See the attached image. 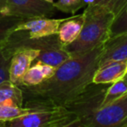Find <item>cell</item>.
I'll return each instance as SVG.
<instances>
[{"instance_id":"cell-9","label":"cell","mask_w":127,"mask_h":127,"mask_svg":"<svg viewBox=\"0 0 127 127\" xmlns=\"http://www.w3.org/2000/svg\"><path fill=\"white\" fill-rule=\"evenodd\" d=\"M120 62H127V33L111 37L105 42L98 67Z\"/></svg>"},{"instance_id":"cell-18","label":"cell","mask_w":127,"mask_h":127,"mask_svg":"<svg viewBox=\"0 0 127 127\" xmlns=\"http://www.w3.org/2000/svg\"><path fill=\"white\" fill-rule=\"evenodd\" d=\"M127 33V3L114 18L110 29V38Z\"/></svg>"},{"instance_id":"cell-22","label":"cell","mask_w":127,"mask_h":127,"mask_svg":"<svg viewBox=\"0 0 127 127\" xmlns=\"http://www.w3.org/2000/svg\"><path fill=\"white\" fill-rule=\"evenodd\" d=\"M51 127H88L84 123L81 118L77 116L76 114L71 116L65 120L62 121L60 123L54 125Z\"/></svg>"},{"instance_id":"cell-5","label":"cell","mask_w":127,"mask_h":127,"mask_svg":"<svg viewBox=\"0 0 127 127\" xmlns=\"http://www.w3.org/2000/svg\"><path fill=\"white\" fill-rule=\"evenodd\" d=\"M74 114L64 107L35 108L32 112L8 121L0 127H51Z\"/></svg>"},{"instance_id":"cell-3","label":"cell","mask_w":127,"mask_h":127,"mask_svg":"<svg viewBox=\"0 0 127 127\" xmlns=\"http://www.w3.org/2000/svg\"><path fill=\"white\" fill-rule=\"evenodd\" d=\"M58 34L44 37H31L27 30H16L2 43V49L8 58L23 49H36L40 53L64 48Z\"/></svg>"},{"instance_id":"cell-13","label":"cell","mask_w":127,"mask_h":127,"mask_svg":"<svg viewBox=\"0 0 127 127\" xmlns=\"http://www.w3.org/2000/svg\"><path fill=\"white\" fill-rule=\"evenodd\" d=\"M0 103L22 107L24 105V92L20 86L10 80L0 83Z\"/></svg>"},{"instance_id":"cell-19","label":"cell","mask_w":127,"mask_h":127,"mask_svg":"<svg viewBox=\"0 0 127 127\" xmlns=\"http://www.w3.org/2000/svg\"><path fill=\"white\" fill-rule=\"evenodd\" d=\"M85 5L83 0H58L54 3V6L58 10L65 13L74 14Z\"/></svg>"},{"instance_id":"cell-20","label":"cell","mask_w":127,"mask_h":127,"mask_svg":"<svg viewBox=\"0 0 127 127\" xmlns=\"http://www.w3.org/2000/svg\"><path fill=\"white\" fill-rule=\"evenodd\" d=\"M92 3L107 9L116 17L126 5L127 0H94Z\"/></svg>"},{"instance_id":"cell-10","label":"cell","mask_w":127,"mask_h":127,"mask_svg":"<svg viewBox=\"0 0 127 127\" xmlns=\"http://www.w3.org/2000/svg\"><path fill=\"white\" fill-rule=\"evenodd\" d=\"M127 62H111L97 69L92 83L94 85L112 84L124 78L126 74Z\"/></svg>"},{"instance_id":"cell-21","label":"cell","mask_w":127,"mask_h":127,"mask_svg":"<svg viewBox=\"0 0 127 127\" xmlns=\"http://www.w3.org/2000/svg\"><path fill=\"white\" fill-rule=\"evenodd\" d=\"M10 59L11 58H8L4 55L2 49V44H0V83L10 80L9 69H10Z\"/></svg>"},{"instance_id":"cell-17","label":"cell","mask_w":127,"mask_h":127,"mask_svg":"<svg viewBox=\"0 0 127 127\" xmlns=\"http://www.w3.org/2000/svg\"><path fill=\"white\" fill-rule=\"evenodd\" d=\"M35 108L27 106H17L9 104L0 103V126L8 121L24 116L32 112Z\"/></svg>"},{"instance_id":"cell-15","label":"cell","mask_w":127,"mask_h":127,"mask_svg":"<svg viewBox=\"0 0 127 127\" xmlns=\"http://www.w3.org/2000/svg\"><path fill=\"white\" fill-rule=\"evenodd\" d=\"M27 17L0 13V44L17 29V27L25 21Z\"/></svg>"},{"instance_id":"cell-12","label":"cell","mask_w":127,"mask_h":127,"mask_svg":"<svg viewBox=\"0 0 127 127\" xmlns=\"http://www.w3.org/2000/svg\"><path fill=\"white\" fill-rule=\"evenodd\" d=\"M55 71H56V67L36 61L35 63L31 65L25 73L22 80L21 86L34 87V86L39 85L47 79L51 78L54 74Z\"/></svg>"},{"instance_id":"cell-16","label":"cell","mask_w":127,"mask_h":127,"mask_svg":"<svg viewBox=\"0 0 127 127\" xmlns=\"http://www.w3.org/2000/svg\"><path fill=\"white\" fill-rule=\"evenodd\" d=\"M126 94L127 83L125 80V79L123 78L121 80L112 83L108 88H106L99 107L105 106V105H107L109 104L112 103V102L118 100Z\"/></svg>"},{"instance_id":"cell-14","label":"cell","mask_w":127,"mask_h":127,"mask_svg":"<svg viewBox=\"0 0 127 127\" xmlns=\"http://www.w3.org/2000/svg\"><path fill=\"white\" fill-rule=\"evenodd\" d=\"M71 57L70 54L64 48L57 49H51L49 51L39 53L37 58V62H41L44 64H48L54 67H58L63 62ZM35 61V62H36Z\"/></svg>"},{"instance_id":"cell-8","label":"cell","mask_w":127,"mask_h":127,"mask_svg":"<svg viewBox=\"0 0 127 127\" xmlns=\"http://www.w3.org/2000/svg\"><path fill=\"white\" fill-rule=\"evenodd\" d=\"M64 18L32 17L21 23L16 30H27L31 37H44L58 33V29Z\"/></svg>"},{"instance_id":"cell-2","label":"cell","mask_w":127,"mask_h":127,"mask_svg":"<svg viewBox=\"0 0 127 127\" xmlns=\"http://www.w3.org/2000/svg\"><path fill=\"white\" fill-rule=\"evenodd\" d=\"M85 20L78 38L64 46L71 56L79 55L96 49L110 38V29L115 16L100 5H86Z\"/></svg>"},{"instance_id":"cell-4","label":"cell","mask_w":127,"mask_h":127,"mask_svg":"<svg viewBox=\"0 0 127 127\" xmlns=\"http://www.w3.org/2000/svg\"><path fill=\"white\" fill-rule=\"evenodd\" d=\"M88 127H121L127 124V94L105 106H98L82 119Z\"/></svg>"},{"instance_id":"cell-7","label":"cell","mask_w":127,"mask_h":127,"mask_svg":"<svg viewBox=\"0 0 127 127\" xmlns=\"http://www.w3.org/2000/svg\"><path fill=\"white\" fill-rule=\"evenodd\" d=\"M40 51L36 49H23L16 52L10 59V80L17 86L22 85L25 73L31 67L32 62L37 60Z\"/></svg>"},{"instance_id":"cell-23","label":"cell","mask_w":127,"mask_h":127,"mask_svg":"<svg viewBox=\"0 0 127 127\" xmlns=\"http://www.w3.org/2000/svg\"><path fill=\"white\" fill-rule=\"evenodd\" d=\"M5 10H6V1L0 0V13L4 14Z\"/></svg>"},{"instance_id":"cell-28","label":"cell","mask_w":127,"mask_h":127,"mask_svg":"<svg viewBox=\"0 0 127 127\" xmlns=\"http://www.w3.org/2000/svg\"><path fill=\"white\" fill-rule=\"evenodd\" d=\"M126 73H127V67H126Z\"/></svg>"},{"instance_id":"cell-26","label":"cell","mask_w":127,"mask_h":127,"mask_svg":"<svg viewBox=\"0 0 127 127\" xmlns=\"http://www.w3.org/2000/svg\"><path fill=\"white\" fill-rule=\"evenodd\" d=\"M45 1L49 2V3H54V2H53V0H45Z\"/></svg>"},{"instance_id":"cell-27","label":"cell","mask_w":127,"mask_h":127,"mask_svg":"<svg viewBox=\"0 0 127 127\" xmlns=\"http://www.w3.org/2000/svg\"><path fill=\"white\" fill-rule=\"evenodd\" d=\"M121 127H127V124L125 125V126H121Z\"/></svg>"},{"instance_id":"cell-6","label":"cell","mask_w":127,"mask_h":127,"mask_svg":"<svg viewBox=\"0 0 127 127\" xmlns=\"http://www.w3.org/2000/svg\"><path fill=\"white\" fill-rule=\"evenodd\" d=\"M5 15H13L27 17H48L53 16L57 8L54 3L45 0H5Z\"/></svg>"},{"instance_id":"cell-1","label":"cell","mask_w":127,"mask_h":127,"mask_svg":"<svg viewBox=\"0 0 127 127\" xmlns=\"http://www.w3.org/2000/svg\"><path fill=\"white\" fill-rule=\"evenodd\" d=\"M105 43L83 55L71 56L57 67L51 78L39 85L34 87L21 86L25 106L65 108L76 100L92 84Z\"/></svg>"},{"instance_id":"cell-11","label":"cell","mask_w":127,"mask_h":127,"mask_svg":"<svg viewBox=\"0 0 127 127\" xmlns=\"http://www.w3.org/2000/svg\"><path fill=\"white\" fill-rule=\"evenodd\" d=\"M85 20L84 13L64 18L58 29V37L64 46L73 42L81 32Z\"/></svg>"},{"instance_id":"cell-24","label":"cell","mask_w":127,"mask_h":127,"mask_svg":"<svg viewBox=\"0 0 127 127\" xmlns=\"http://www.w3.org/2000/svg\"><path fill=\"white\" fill-rule=\"evenodd\" d=\"M84 2H85V5H88V4H91V3H92L94 2V0H83Z\"/></svg>"},{"instance_id":"cell-25","label":"cell","mask_w":127,"mask_h":127,"mask_svg":"<svg viewBox=\"0 0 127 127\" xmlns=\"http://www.w3.org/2000/svg\"><path fill=\"white\" fill-rule=\"evenodd\" d=\"M124 79H125V80H126V83H127V73L126 74V75L124 76Z\"/></svg>"}]
</instances>
